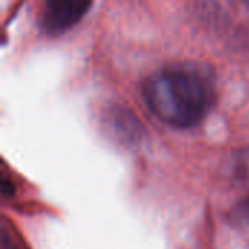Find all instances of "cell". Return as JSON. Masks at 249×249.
I'll return each mask as SVG.
<instances>
[{"mask_svg":"<svg viewBox=\"0 0 249 249\" xmlns=\"http://www.w3.org/2000/svg\"><path fill=\"white\" fill-rule=\"evenodd\" d=\"M229 168L232 172V177L235 179L241 181H248L249 179V147L236 150L231 160H229Z\"/></svg>","mask_w":249,"mask_h":249,"instance_id":"4","label":"cell"},{"mask_svg":"<svg viewBox=\"0 0 249 249\" xmlns=\"http://www.w3.org/2000/svg\"><path fill=\"white\" fill-rule=\"evenodd\" d=\"M108 121L109 130L120 142L125 144H133L142 140L143 125L130 109L120 107L114 108L112 112L108 115Z\"/></svg>","mask_w":249,"mask_h":249,"instance_id":"3","label":"cell"},{"mask_svg":"<svg viewBox=\"0 0 249 249\" xmlns=\"http://www.w3.org/2000/svg\"><path fill=\"white\" fill-rule=\"evenodd\" d=\"M1 249H19L15 239L10 236V233L6 231V228H1Z\"/></svg>","mask_w":249,"mask_h":249,"instance_id":"6","label":"cell"},{"mask_svg":"<svg viewBox=\"0 0 249 249\" xmlns=\"http://www.w3.org/2000/svg\"><path fill=\"white\" fill-rule=\"evenodd\" d=\"M231 219L239 226H249V194L235 204L231 212Z\"/></svg>","mask_w":249,"mask_h":249,"instance_id":"5","label":"cell"},{"mask_svg":"<svg viewBox=\"0 0 249 249\" xmlns=\"http://www.w3.org/2000/svg\"><path fill=\"white\" fill-rule=\"evenodd\" d=\"M142 96L159 121L191 128L210 112L216 101V82L207 64L177 61L152 71L142 83Z\"/></svg>","mask_w":249,"mask_h":249,"instance_id":"1","label":"cell"},{"mask_svg":"<svg viewBox=\"0 0 249 249\" xmlns=\"http://www.w3.org/2000/svg\"><path fill=\"white\" fill-rule=\"evenodd\" d=\"M92 6L86 0H48L41 12V26L48 34H61L74 26Z\"/></svg>","mask_w":249,"mask_h":249,"instance_id":"2","label":"cell"},{"mask_svg":"<svg viewBox=\"0 0 249 249\" xmlns=\"http://www.w3.org/2000/svg\"><path fill=\"white\" fill-rule=\"evenodd\" d=\"M13 193H15L13 184H10L9 179L3 175V177H1V194H3V197H9V196H12Z\"/></svg>","mask_w":249,"mask_h":249,"instance_id":"7","label":"cell"}]
</instances>
